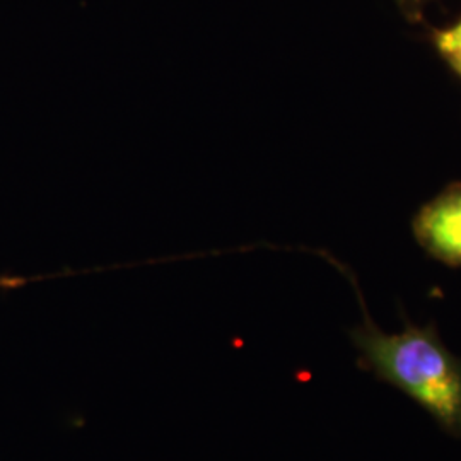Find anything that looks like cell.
I'll return each mask as SVG.
<instances>
[{"mask_svg": "<svg viewBox=\"0 0 461 461\" xmlns=\"http://www.w3.org/2000/svg\"><path fill=\"white\" fill-rule=\"evenodd\" d=\"M417 243L430 258L461 267V182L449 183L413 217Z\"/></svg>", "mask_w": 461, "mask_h": 461, "instance_id": "obj_2", "label": "cell"}, {"mask_svg": "<svg viewBox=\"0 0 461 461\" xmlns=\"http://www.w3.org/2000/svg\"><path fill=\"white\" fill-rule=\"evenodd\" d=\"M432 0H398L405 17L411 21H420L424 16V11Z\"/></svg>", "mask_w": 461, "mask_h": 461, "instance_id": "obj_4", "label": "cell"}, {"mask_svg": "<svg viewBox=\"0 0 461 461\" xmlns=\"http://www.w3.org/2000/svg\"><path fill=\"white\" fill-rule=\"evenodd\" d=\"M364 321L352 330L357 364L375 378L411 396L447 436L461 439V357L445 346L434 323L419 327L405 320L398 333Z\"/></svg>", "mask_w": 461, "mask_h": 461, "instance_id": "obj_1", "label": "cell"}, {"mask_svg": "<svg viewBox=\"0 0 461 461\" xmlns=\"http://www.w3.org/2000/svg\"><path fill=\"white\" fill-rule=\"evenodd\" d=\"M432 43L446 64L461 77V17L447 28L434 30Z\"/></svg>", "mask_w": 461, "mask_h": 461, "instance_id": "obj_3", "label": "cell"}]
</instances>
